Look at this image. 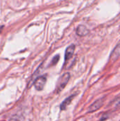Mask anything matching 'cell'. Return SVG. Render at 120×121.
<instances>
[{
    "mask_svg": "<svg viewBox=\"0 0 120 121\" xmlns=\"http://www.w3.org/2000/svg\"><path fill=\"white\" fill-rule=\"evenodd\" d=\"M74 50H75V45H71L70 46H69L66 51H65V60H68L69 59H71L74 53Z\"/></svg>",
    "mask_w": 120,
    "mask_h": 121,
    "instance_id": "8992f818",
    "label": "cell"
},
{
    "mask_svg": "<svg viewBox=\"0 0 120 121\" xmlns=\"http://www.w3.org/2000/svg\"><path fill=\"white\" fill-rule=\"evenodd\" d=\"M74 97H75V95H71V96H69L68 98H66V99L61 104V106H60L61 110H64V109H66V107L71 104V101L74 99Z\"/></svg>",
    "mask_w": 120,
    "mask_h": 121,
    "instance_id": "52a82bcc",
    "label": "cell"
},
{
    "mask_svg": "<svg viewBox=\"0 0 120 121\" xmlns=\"http://www.w3.org/2000/svg\"><path fill=\"white\" fill-rule=\"evenodd\" d=\"M104 98L103 99H100L98 100H97L96 101H95L88 108V112L89 113H93L95 112L98 110H99L104 104Z\"/></svg>",
    "mask_w": 120,
    "mask_h": 121,
    "instance_id": "3957f363",
    "label": "cell"
},
{
    "mask_svg": "<svg viewBox=\"0 0 120 121\" xmlns=\"http://www.w3.org/2000/svg\"><path fill=\"white\" fill-rule=\"evenodd\" d=\"M46 82H47V78L45 76H40L38 78H37L34 83L35 89L37 91H42L45 85Z\"/></svg>",
    "mask_w": 120,
    "mask_h": 121,
    "instance_id": "7a4b0ae2",
    "label": "cell"
},
{
    "mask_svg": "<svg viewBox=\"0 0 120 121\" xmlns=\"http://www.w3.org/2000/svg\"><path fill=\"white\" fill-rule=\"evenodd\" d=\"M88 29L83 25H80L76 28V33L79 36H86L88 34Z\"/></svg>",
    "mask_w": 120,
    "mask_h": 121,
    "instance_id": "5b68a950",
    "label": "cell"
},
{
    "mask_svg": "<svg viewBox=\"0 0 120 121\" xmlns=\"http://www.w3.org/2000/svg\"><path fill=\"white\" fill-rule=\"evenodd\" d=\"M70 74L69 73H65L64 74H63L61 78L59 80V82L57 84V91L60 92L63 89H64V87L66 86V85L67 84L68 82L69 81L70 79Z\"/></svg>",
    "mask_w": 120,
    "mask_h": 121,
    "instance_id": "6da1fadb",
    "label": "cell"
},
{
    "mask_svg": "<svg viewBox=\"0 0 120 121\" xmlns=\"http://www.w3.org/2000/svg\"><path fill=\"white\" fill-rule=\"evenodd\" d=\"M120 57V43L119 45H117L115 49L112 50V53L110 54V60L111 62H115V60H117Z\"/></svg>",
    "mask_w": 120,
    "mask_h": 121,
    "instance_id": "277c9868",
    "label": "cell"
},
{
    "mask_svg": "<svg viewBox=\"0 0 120 121\" xmlns=\"http://www.w3.org/2000/svg\"><path fill=\"white\" fill-rule=\"evenodd\" d=\"M2 29H3V26H1V27H0V33L1 32Z\"/></svg>",
    "mask_w": 120,
    "mask_h": 121,
    "instance_id": "30bf717a",
    "label": "cell"
},
{
    "mask_svg": "<svg viewBox=\"0 0 120 121\" xmlns=\"http://www.w3.org/2000/svg\"><path fill=\"white\" fill-rule=\"evenodd\" d=\"M115 107L120 106V98H118V99L115 101Z\"/></svg>",
    "mask_w": 120,
    "mask_h": 121,
    "instance_id": "9c48e42d",
    "label": "cell"
},
{
    "mask_svg": "<svg viewBox=\"0 0 120 121\" xmlns=\"http://www.w3.org/2000/svg\"><path fill=\"white\" fill-rule=\"evenodd\" d=\"M59 60V55H56L55 57H54L53 60H52V65H55L58 62Z\"/></svg>",
    "mask_w": 120,
    "mask_h": 121,
    "instance_id": "ba28073f",
    "label": "cell"
}]
</instances>
